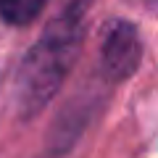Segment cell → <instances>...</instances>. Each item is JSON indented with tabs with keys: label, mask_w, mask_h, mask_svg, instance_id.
Segmentation results:
<instances>
[{
	"label": "cell",
	"mask_w": 158,
	"mask_h": 158,
	"mask_svg": "<svg viewBox=\"0 0 158 158\" xmlns=\"http://www.w3.org/2000/svg\"><path fill=\"white\" fill-rule=\"evenodd\" d=\"M140 58H142V48H140L137 29L129 21L108 24L106 37H103V48H100L103 74L111 82H121V79L135 74V69L140 66Z\"/></svg>",
	"instance_id": "cell-2"
},
{
	"label": "cell",
	"mask_w": 158,
	"mask_h": 158,
	"mask_svg": "<svg viewBox=\"0 0 158 158\" xmlns=\"http://www.w3.org/2000/svg\"><path fill=\"white\" fill-rule=\"evenodd\" d=\"M45 0H0V16L13 27H24L40 16Z\"/></svg>",
	"instance_id": "cell-3"
},
{
	"label": "cell",
	"mask_w": 158,
	"mask_h": 158,
	"mask_svg": "<svg viewBox=\"0 0 158 158\" xmlns=\"http://www.w3.org/2000/svg\"><path fill=\"white\" fill-rule=\"evenodd\" d=\"M82 16L71 8L58 11L50 21L48 32L42 34L37 45L27 53L16 82V100L24 113H34L53 98V92L61 87L69 66L74 63L82 40Z\"/></svg>",
	"instance_id": "cell-1"
}]
</instances>
